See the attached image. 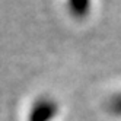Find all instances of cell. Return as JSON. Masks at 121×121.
I'll use <instances>...</instances> for the list:
<instances>
[{
  "mask_svg": "<svg viewBox=\"0 0 121 121\" xmlns=\"http://www.w3.org/2000/svg\"><path fill=\"white\" fill-rule=\"evenodd\" d=\"M60 112L58 102L51 96H39L32 102L26 121H54Z\"/></svg>",
  "mask_w": 121,
  "mask_h": 121,
  "instance_id": "1",
  "label": "cell"
},
{
  "mask_svg": "<svg viewBox=\"0 0 121 121\" xmlns=\"http://www.w3.org/2000/svg\"><path fill=\"white\" fill-rule=\"evenodd\" d=\"M93 0H66L67 10L74 19H85L91 15Z\"/></svg>",
  "mask_w": 121,
  "mask_h": 121,
  "instance_id": "2",
  "label": "cell"
},
{
  "mask_svg": "<svg viewBox=\"0 0 121 121\" xmlns=\"http://www.w3.org/2000/svg\"><path fill=\"white\" fill-rule=\"evenodd\" d=\"M107 109L109 111L111 115L121 117V92L112 95V96L108 99V102H107Z\"/></svg>",
  "mask_w": 121,
  "mask_h": 121,
  "instance_id": "3",
  "label": "cell"
}]
</instances>
